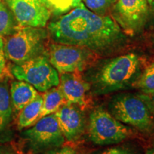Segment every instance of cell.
<instances>
[{
  "label": "cell",
  "mask_w": 154,
  "mask_h": 154,
  "mask_svg": "<svg viewBox=\"0 0 154 154\" xmlns=\"http://www.w3.org/2000/svg\"><path fill=\"white\" fill-rule=\"evenodd\" d=\"M47 31L55 43L84 47L96 53L111 52L126 40L114 19L96 14L83 4L50 22Z\"/></svg>",
  "instance_id": "1"
},
{
  "label": "cell",
  "mask_w": 154,
  "mask_h": 154,
  "mask_svg": "<svg viewBox=\"0 0 154 154\" xmlns=\"http://www.w3.org/2000/svg\"><path fill=\"white\" fill-rule=\"evenodd\" d=\"M140 73L138 56L126 54L92 69L85 75L84 81L94 95H105L134 87Z\"/></svg>",
  "instance_id": "2"
},
{
  "label": "cell",
  "mask_w": 154,
  "mask_h": 154,
  "mask_svg": "<svg viewBox=\"0 0 154 154\" xmlns=\"http://www.w3.org/2000/svg\"><path fill=\"white\" fill-rule=\"evenodd\" d=\"M48 34L44 28L18 25L12 34L4 38L6 58L21 64L44 54Z\"/></svg>",
  "instance_id": "3"
},
{
  "label": "cell",
  "mask_w": 154,
  "mask_h": 154,
  "mask_svg": "<svg viewBox=\"0 0 154 154\" xmlns=\"http://www.w3.org/2000/svg\"><path fill=\"white\" fill-rule=\"evenodd\" d=\"M109 111L121 123L143 134L154 132L153 114L140 94H117L109 102Z\"/></svg>",
  "instance_id": "4"
},
{
  "label": "cell",
  "mask_w": 154,
  "mask_h": 154,
  "mask_svg": "<svg viewBox=\"0 0 154 154\" xmlns=\"http://www.w3.org/2000/svg\"><path fill=\"white\" fill-rule=\"evenodd\" d=\"M88 131L90 140L99 146L121 143L132 134L128 126L102 108H97L90 113Z\"/></svg>",
  "instance_id": "5"
},
{
  "label": "cell",
  "mask_w": 154,
  "mask_h": 154,
  "mask_svg": "<svg viewBox=\"0 0 154 154\" xmlns=\"http://www.w3.org/2000/svg\"><path fill=\"white\" fill-rule=\"evenodd\" d=\"M11 73L17 80L29 83L40 92H45L59 84V72L42 54L21 64H15Z\"/></svg>",
  "instance_id": "6"
},
{
  "label": "cell",
  "mask_w": 154,
  "mask_h": 154,
  "mask_svg": "<svg viewBox=\"0 0 154 154\" xmlns=\"http://www.w3.org/2000/svg\"><path fill=\"white\" fill-rule=\"evenodd\" d=\"M22 136L36 153L59 147L65 142L54 113L38 119L32 128L22 133Z\"/></svg>",
  "instance_id": "7"
},
{
  "label": "cell",
  "mask_w": 154,
  "mask_h": 154,
  "mask_svg": "<svg viewBox=\"0 0 154 154\" xmlns=\"http://www.w3.org/2000/svg\"><path fill=\"white\" fill-rule=\"evenodd\" d=\"M47 56L51 64L61 74L82 72L93 55L86 48L54 42L49 45Z\"/></svg>",
  "instance_id": "8"
},
{
  "label": "cell",
  "mask_w": 154,
  "mask_h": 154,
  "mask_svg": "<svg viewBox=\"0 0 154 154\" xmlns=\"http://www.w3.org/2000/svg\"><path fill=\"white\" fill-rule=\"evenodd\" d=\"M20 26H46L51 14L49 7L38 0H5Z\"/></svg>",
  "instance_id": "9"
},
{
  "label": "cell",
  "mask_w": 154,
  "mask_h": 154,
  "mask_svg": "<svg viewBox=\"0 0 154 154\" xmlns=\"http://www.w3.org/2000/svg\"><path fill=\"white\" fill-rule=\"evenodd\" d=\"M148 13V0H117L113 14L119 26L133 34L143 27Z\"/></svg>",
  "instance_id": "10"
},
{
  "label": "cell",
  "mask_w": 154,
  "mask_h": 154,
  "mask_svg": "<svg viewBox=\"0 0 154 154\" xmlns=\"http://www.w3.org/2000/svg\"><path fill=\"white\" fill-rule=\"evenodd\" d=\"M54 114L65 139L73 142L82 136L85 128V121L82 111L76 105L65 103Z\"/></svg>",
  "instance_id": "11"
},
{
  "label": "cell",
  "mask_w": 154,
  "mask_h": 154,
  "mask_svg": "<svg viewBox=\"0 0 154 154\" xmlns=\"http://www.w3.org/2000/svg\"><path fill=\"white\" fill-rule=\"evenodd\" d=\"M59 88L66 103L80 107L86 105V93L89 87L87 83L75 73L61 74Z\"/></svg>",
  "instance_id": "12"
},
{
  "label": "cell",
  "mask_w": 154,
  "mask_h": 154,
  "mask_svg": "<svg viewBox=\"0 0 154 154\" xmlns=\"http://www.w3.org/2000/svg\"><path fill=\"white\" fill-rule=\"evenodd\" d=\"M10 94L11 105L15 111H20L38 95L37 90L24 81H16L11 84Z\"/></svg>",
  "instance_id": "13"
},
{
  "label": "cell",
  "mask_w": 154,
  "mask_h": 154,
  "mask_svg": "<svg viewBox=\"0 0 154 154\" xmlns=\"http://www.w3.org/2000/svg\"><path fill=\"white\" fill-rule=\"evenodd\" d=\"M42 103L43 98L38 94L33 101L20 111L17 121L19 129L32 126L39 119Z\"/></svg>",
  "instance_id": "14"
},
{
  "label": "cell",
  "mask_w": 154,
  "mask_h": 154,
  "mask_svg": "<svg viewBox=\"0 0 154 154\" xmlns=\"http://www.w3.org/2000/svg\"><path fill=\"white\" fill-rule=\"evenodd\" d=\"M42 98L43 103L39 119L46 116L54 113L61 106L66 103L61 90L59 87L57 88V86L50 88L44 92Z\"/></svg>",
  "instance_id": "15"
},
{
  "label": "cell",
  "mask_w": 154,
  "mask_h": 154,
  "mask_svg": "<svg viewBox=\"0 0 154 154\" xmlns=\"http://www.w3.org/2000/svg\"><path fill=\"white\" fill-rule=\"evenodd\" d=\"M12 114L10 94L7 80L0 81V131H2L10 123Z\"/></svg>",
  "instance_id": "16"
},
{
  "label": "cell",
  "mask_w": 154,
  "mask_h": 154,
  "mask_svg": "<svg viewBox=\"0 0 154 154\" xmlns=\"http://www.w3.org/2000/svg\"><path fill=\"white\" fill-rule=\"evenodd\" d=\"M18 24L12 12L5 3L0 2V36H6L12 34Z\"/></svg>",
  "instance_id": "17"
},
{
  "label": "cell",
  "mask_w": 154,
  "mask_h": 154,
  "mask_svg": "<svg viewBox=\"0 0 154 154\" xmlns=\"http://www.w3.org/2000/svg\"><path fill=\"white\" fill-rule=\"evenodd\" d=\"M134 87L137 88L144 94H151L154 92V62L151 63L140 73Z\"/></svg>",
  "instance_id": "18"
},
{
  "label": "cell",
  "mask_w": 154,
  "mask_h": 154,
  "mask_svg": "<svg viewBox=\"0 0 154 154\" xmlns=\"http://www.w3.org/2000/svg\"><path fill=\"white\" fill-rule=\"evenodd\" d=\"M88 9L96 14L105 16L108 11L115 5L117 0H83Z\"/></svg>",
  "instance_id": "19"
},
{
  "label": "cell",
  "mask_w": 154,
  "mask_h": 154,
  "mask_svg": "<svg viewBox=\"0 0 154 154\" xmlns=\"http://www.w3.org/2000/svg\"><path fill=\"white\" fill-rule=\"evenodd\" d=\"M51 9L62 13L69 11L72 7V0H47Z\"/></svg>",
  "instance_id": "20"
},
{
  "label": "cell",
  "mask_w": 154,
  "mask_h": 154,
  "mask_svg": "<svg viewBox=\"0 0 154 154\" xmlns=\"http://www.w3.org/2000/svg\"><path fill=\"white\" fill-rule=\"evenodd\" d=\"M42 154H79V153L72 146H61L59 147L48 150Z\"/></svg>",
  "instance_id": "21"
},
{
  "label": "cell",
  "mask_w": 154,
  "mask_h": 154,
  "mask_svg": "<svg viewBox=\"0 0 154 154\" xmlns=\"http://www.w3.org/2000/svg\"><path fill=\"white\" fill-rule=\"evenodd\" d=\"M6 56L5 52V42L4 38L0 36V77L5 74L6 69Z\"/></svg>",
  "instance_id": "22"
},
{
  "label": "cell",
  "mask_w": 154,
  "mask_h": 154,
  "mask_svg": "<svg viewBox=\"0 0 154 154\" xmlns=\"http://www.w3.org/2000/svg\"><path fill=\"white\" fill-rule=\"evenodd\" d=\"M94 154H133L129 150L120 146H115V147L109 148L103 151L96 152Z\"/></svg>",
  "instance_id": "23"
},
{
  "label": "cell",
  "mask_w": 154,
  "mask_h": 154,
  "mask_svg": "<svg viewBox=\"0 0 154 154\" xmlns=\"http://www.w3.org/2000/svg\"><path fill=\"white\" fill-rule=\"evenodd\" d=\"M140 96L145 101L152 114L154 115V92L151 94H140Z\"/></svg>",
  "instance_id": "24"
},
{
  "label": "cell",
  "mask_w": 154,
  "mask_h": 154,
  "mask_svg": "<svg viewBox=\"0 0 154 154\" xmlns=\"http://www.w3.org/2000/svg\"><path fill=\"white\" fill-rule=\"evenodd\" d=\"M0 154H17L15 152L11 149L5 146L0 147Z\"/></svg>",
  "instance_id": "25"
},
{
  "label": "cell",
  "mask_w": 154,
  "mask_h": 154,
  "mask_svg": "<svg viewBox=\"0 0 154 154\" xmlns=\"http://www.w3.org/2000/svg\"><path fill=\"white\" fill-rule=\"evenodd\" d=\"M82 4V0H72V7H79Z\"/></svg>",
  "instance_id": "26"
},
{
  "label": "cell",
  "mask_w": 154,
  "mask_h": 154,
  "mask_svg": "<svg viewBox=\"0 0 154 154\" xmlns=\"http://www.w3.org/2000/svg\"><path fill=\"white\" fill-rule=\"evenodd\" d=\"M146 154H154V144L146 151Z\"/></svg>",
  "instance_id": "27"
},
{
  "label": "cell",
  "mask_w": 154,
  "mask_h": 154,
  "mask_svg": "<svg viewBox=\"0 0 154 154\" xmlns=\"http://www.w3.org/2000/svg\"><path fill=\"white\" fill-rule=\"evenodd\" d=\"M38 1H39L40 2H42V4H44V5H45L48 6V7H49V5H48V3H47V0H38Z\"/></svg>",
  "instance_id": "28"
},
{
  "label": "cell",
  "mask_w": 154,
  "mask_h": 154,
  "mask_svg": "<svg viewBox=\"0 0 154 154\" xmlns=\"http://www.w3.org/2000/svg\"><path fill=\"white\" fill-rule=\"evenodd\" d=\"M148 2L151 6H154V0H148Z\"/></svg>",
  "instance_id": "29"
},
{
  "label": "cell",
  "mask_w": 154,
  "mask_h": 154,
  "mask_svg": "<svg viewBox=\"0 0 154 154\" xmlns=\"http://www.w3.org/2000/svg\"><path fill=\"white\" fill-rule=\"evenodd\" d=\"M0 1H2V2H5V0H0Z\"/></svg>",
  "instance_id": "30"
},
{
  "label": "cell",
  "mask_w": 154,
  "mask_h": 154,
  "mask_svg": "<svg viewBox=\"0 0 154 154\" xmlns=\"http://www.w3.org/2000/svg\"><path fill=\"white\" fill-rule=\"evenodd\" d=\"M152 7H153V9H154V6H152Z\"/></svg>",
  "instance_id": "31"
},
{
  "label": "cell",
  "mask_w": 154,
  "mask_h": 154,
  "mask_svg": "<svg viewBox=\"0 0 154 154\" xmlns=\"http://www.w3.org/2000/svg\"><path fill=\"white\" fill-rule=\"evenodd\" d=\"M0 2H1V1H0Z\"/></svg>",
  "instance_id": "32"
}]
</instances>
